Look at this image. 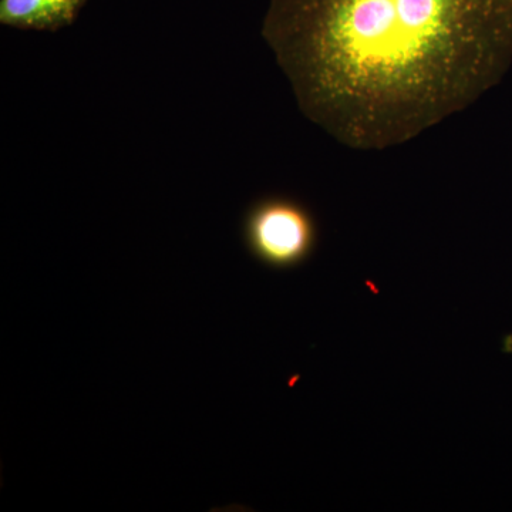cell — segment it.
Listing matches in <instances>:
<instances>
[{
  "mask_svg": "<svg viewBox=\"0 0 512 512\" xmlns=\"http://www.w3.org/2000/svg\"><path fill=\"white\" fill-rule=\"evenodd\" d=\"M262 36L299 109L383 150L476 103L512 63V0H269Z\"/></svg>",
  "mask_w": 512,
  "mask_h": 512,
  "instance_id": "1",
  "label": "cell"
},
{
  "mask_svg": "<svg viewBox=\"0 0 512 512\" xmlns=\"http://www.w3.org/2000/svg\"><path fill=\"white\" fill-rule=\"evenodd\" d=\"M244 234L252 255L276 269L301 265L316 244L311 214L302 205L284 198L255 204L245 218Z\"/></svg>",
  "mask_w": 512,
  "mask_h": 512,
  "instance_id": "2",
  "label": "cell"
},
{
  "mask_svg": "<svg viewBox=\"0 0 512 512\" xmlns=\"http://www.w3.org/2000/svg\"><path fill=\"white\" fill-rule=\"evenodd\" d=\"M92 0H0V25L25 32L70 28Z\"/></svg>",
  "mask_w": 512,
  "mask_h": 512,
  "instance_id": "3",
  "label": "cell"
}]
</instances>
